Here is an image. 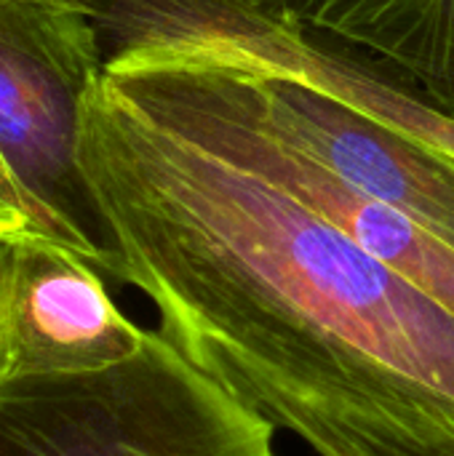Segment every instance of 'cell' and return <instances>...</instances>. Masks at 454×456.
Returning a JSON list of instances; mask_svg holds the SVG:
<instances>
[{
    "instance_id": "cell-6",
    "label": "cell",
    "mask_w": 454,
    "mask_h": 456,
    "mask_svg": "<svg viewBox=\"0 0 454 456\" xmlns=\"http://www.w3.org/2000/svg\"><path fill=\"white\" fill-rule=\"evenodd\" d=\"M198 59L214 64L227 91L273 136L412 216L454 248V158L302 83Z\"/></svg>"
},
{
    "instance_id": "cell-8",
    "label": "cell",
    "mask_w": 454,
    "mask_h": 456,
    "mask_svg": "<svg viewBox=\"0 0 454 456\" xmlns=\"http://www.w3.org/2000/svg\"><path fill=\"white\" fill-rule=\"evenodd\" d=\"M260 3L318 37L372 53L454 118V0Z\"/></svg>"
},
{
    "instance_id": "cell-7",
    "label": "cell",
    "mask_w": 454,
    "mask_h": 456,
    "mask_svg": "<svg viewBox=\"0 0 454 456\" xmlns=\"http://www.w3.org/2000/svg\"><path fill=\"white\" fill-rule=\"evenodd\" d=\"M144 337L83 256L37 235L0 240V385L120 363Z\"/></svg>"
},
{
    "instance_id": "cell-1",
    "label": "cell",
    "mask_w": 454,
    "mask_h": 456,
    "mask_svg": "<svg viewBox=\"0 0 454 456\" xmlns=\"http://www.w3.org/2000/svg\"><path fill=\"white\" fill-rule=\"evenodd\" d=\"M78 166L110 275L244 406L318 456H454V313L102 69Z\"/></svg>"
},
{
    "instance_id": "cell-2",
    "label": "cell",
    "mask_w": 454,
    "mask_h": 456,
    "mask_svg": "<svg viewBox=\"0 0 454 456\" xmlns=\"http://www.w3.org/2000/svg\"><path fill=\"white\" fill-rule=\"evenodd\" d=\"M273 436L161 331L120 363L0 385V456H278Z\"/></svg>"
},
{
    "instance_id": "cell-3",
    "label": "cell",
    "mask_w": 454,
    "mask_h": 456,
    "mask_svg": "<svg viewBox=\"0 0 454 456\" xmlns=\"http://www.w3.org/2000/svg\"><path fill=\"white\" fill-rule=\"evenodd\" d=\"M104 75L193 142L316 208L375 259L454 313L452 246L262 128L227 91L214 64L177 48L150 45L107 56Z\"/></svg>"
},
{
    "instance_id": "cell-9",
    "label": "cell",
    "mask_w": 454,
    "mask_h": 456,
    "mask_svg": "<svg viewBox=\"0 0 454 456\" xmlns=\"http://www.w3.org/2000/svg\"><path fill=\"white\" fill-rule=\"evenodd\" d=\"M16 235H37L40 238V230H37V222H35V214H32L27 198L21 195L5 160L0 158V240L16 238Z\"/></svg>"
},
{
    "instance_id": "cell-4",
    "label": "cell",
    "mask_w": 454,
    "mask_h": 456,
    "mask_svg": "<svg viewBox=\"0 0 454 456\" xmlns=\"http://www.w3.org/2000/svg\"><path fill=\"white\" fill-rule=\"evenodd\" d=\"M102 69L99 35L72 0H0V158L40 238L110 275L78 166L83 102Z\"/></svg>"
},
{
    "instance_id": "cell-5",
    "label": "cell",
    "mask_w": 454,
    "mask_h": 456,
    "mask_svg": "<svg viewBox=\"0 0 454 456\" xmlns=\"http://www.w3.org/2000/svg\"><path fill=\"white\" fill-rule=\"evenodd\" d=\"M104 59L163 45L260 75L286 77L454 158V118L388 67L318 37L260 0H72Z\"/></svg>"
}]
</instances>
